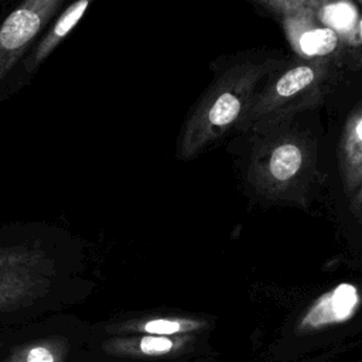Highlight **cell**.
Instances as JSON below:
<instances>
[{
    "label": "cell",
    "instance_id": "6da1fadb",
    "mask_svg": "<svg viewBox=\"0 0 362 362\" xmlns=\"http://www.w3.org/2000/svg\"><path fill=\"white\" fill-rule=\"evenodd\" d=\"M284 64L283 59H246L219 75L187 117L178 139V157L191 160L238 129L246 117L260 83Z\"/></svg>",
    "mask_w": 362,
    "mask_h": 362
},
{
    "label": "cell",
    "instance_id": "7a4b0ae2",
    "mask_svg": "<svg viewBox=\"0 0 362 362\" xmlns=\"http://www.w3.org/2000/svg\"><path fill=\"white\" fill-rule=\"evenodd\" d=\"M337 75L335 61L328 57H298L284 62L259 89L238 130L260 136L290 123L296 115L322 102Z\"/></svg>",
    "mask_w": 362,
    "mask_h": 362
},
{
    "label": "cell",
    "instance_id": "3957f363",
    "mask_svg": "<svg viewBox=\"0 0 362 362\" xmlns=\"http://www.w3.org/2000/svg\"><path fill=\"white\" fill-rule=\"evenodd\" d=\"M315 175L313 139L283 124L257 136L247 167V181L257 194L272 199L301 197Z\"/></svg>",
    "mask_w": 362,
    "mask_h": 362
},
{
    "label": "cell",
    "instance_id": "277c9868",
    "mask_svg": "<svg viewBox=\"0 0 362 362\" xmlns=\"http://www.w3.org/2000/svg\"><path fill=\"white\" fill-rule=\"evenodd\" d=\"M64 0H23L0 25V81L48 25Z\"/></svg>",
    "mask_w": 362,
    "mask_h": 362
},
{
    "label": "cell",
    "instance_id": "5b68a950",
    "mask_svg": "<svg viewBox=\"0 0 362 362\" xmlns=\"http://www.w3.org/2000/svg\"><path fill=\"white\" fill-rule=\"evenodd\" d=\"M359 305V291L351 283H341L320 296L303 315L298 329L313 331L348 321Z\"/></svg>",
    "mask_w": 362,
    "mask_h": 362
},
{
    "label": "cell",
    "instance_id": "8992f818",
    "mask_svg": "<svg viewBox=\"0 0 362 362\" xmlns=\"http://www.w3.org/2000/svg\"><path fill=\"white\" fill-rule=\"evenodd\" d=\"M339 168L344 188L355 192L362 182V106L348 119L339 143Z\"/></svg>",
    "mask_w": 362,
    "mask_h": 362
},
{
    "label": "cell",
    "instance_id": "52a82bcc",
    "mask_svg": "<svg viewBox=\"0 0 362 362\" xmlns=\"http://www.w3.org/2000/svg\"><path fill=\"white\" fill-rule=\"evenodd\" d=\"M204 325L205 322L191 318H154L141 324L139 329L147 335L171 337L201 329Z\"/></svg>",
    "mask_w": 362,
    "mask_h": 362
},
{
    "label": "cell",
    "instance_id": "ba28073f",
    "mask_svg": "<svg viewBox=\"0 0 362 362\" xmlns=\"http://www.w3.org/2000/svg\"><path fill=\"white\" fill-rule=\"evenodd\" d=\"M184 337L181 338H171V337H161V335H144L139 338L137 349L140 354L144 355H165L173 352L177 348H182L185 344Z\"/></svg>",
    "mask_w": 362,
    "mask_h": 362
},
{
    "label": "cell",
    "instance_id": "9c48e42d",
    "mask_svg": "<svg viewBox=\"0 0 362 362\" xmlns=\"http://www.w3.org/2000/svg\"><path fill=\"white\" fill-rule=\"evenodd\" d=\"M256 1L281 16H297V14L310 13L318 6H321L322 3V0H256Z\"/></svg>",
    "mask_w": 362,
    "mask_h": 362
},
{
    "label": "cell",
    "instance_id": "30bf717a",
    "mask_svg": "<svg viewBox=\"0 0 362 362\" xmlns=\"http://www.w3.org/2000/svg\"><path fill=\"white\" fill-rule=\"evenodd\" d=\"M24 362H55V356L47 346L40 345L27 352Z\"/></svg>",
    "mask_w": 362,
    "mask_h": 362
},
{
    "label": "cell",
    "instance_id": "8fae6325",
    "mask_svg": "<svg viewBox=\"0 0 362 362\" xmlns=\"http://www.w3.org/2000/svg\"><path fill=\"white\" fill-rule=\"evenodd\" d=\"M352 205H354V208H355V209H359V211L362 209V182H361V185L358 187V189L355 191Z\"/></svg>",
    "mask_w": 362,
    "mask_h": 362
}]
</instances>
